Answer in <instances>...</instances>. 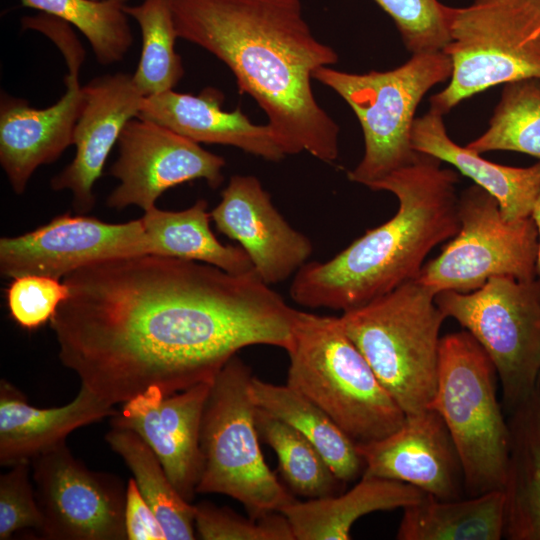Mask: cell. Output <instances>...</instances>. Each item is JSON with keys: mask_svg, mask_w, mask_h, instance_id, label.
Here are the masks:
<instances>
[{"mask_svg": "<svg viewBox=\"0 0 540 540\" xmlns=\"http://www.w3.org/2000/svg\"><path fill=\"white\" fill-rule=\"evenodd\" d=\"M50 320L61 363L103 401L212 382L242 348L288 350L298 310L253 270L144 254L67 274Z\"/></svg>", "mask_w": 540, "mask_h": 540, "instance_id": "obj_1", "label": "cell"}, {"mask_svg": "<svg viewBox=\"0 0 540 540\" xmlns=\"http://www.w3.org/2000/svg\"><path fill=\"white\" fill-rule=\"evenodd\" d=\"M178 38L222 61L240 93L264 111L286 155L307 152L325 163L339 155V126L318 104L311 80L337 63L319 41L301 0H169Z\"/></svg>", "mask_w": 540, "mask_h": 540, "instance_id": "obj_2", "label": "cell"}, {"mask_svg": "<svg viewBox=\"0 0 540 540\" xmlns=\"http://www.w3.org/2000/svg\"><path fill=\"white\" fill-rule=\"evenodd\" d=\"M458 174L419 153L369 188L398 200L395 215L370 229L332 259L307 262L294 275L291 298L308 308L342 312L415 280L425 257L460 230Z\"/></svg>", "mask_w": 540, "mask_h": 540, "instance_id": "obj_3", "label": "cell"}, {"mask_svg": "<svg viewBox=\"0 0 540 540\" xmlns=\"http://www.w3.org/2000/svg\"><path fill=\"white\" fill-rule=\"evenodd\" d=\"M287 385L324 410L356 444L396 431L405 413L342 327L340 317L299 311Z\"/></svg>", "mask_w": 540, "mask_h": 540, "instance_id": "obj_4", "label": "cell"}, {"mask_svg": "<svg viewBox=\"0 0 540 540\" xmlns=\"http://www.w3.org/2000/svg\"><path fill=\"white\" fill-rule=\"evenodd\" d=\"M435 294L416 279L343 312L346 334L405 415L428 408L436 391L440 328Z\"/></svg>", "mask_w": 540, "mask_h": 540, "instance_id": "obj_5", "label": "cell"}, {"mask_svg": "<svg viewBox=\"0 0 540 540\" xmlns=\"http://www.w3.org/2000/svg\"><path fill=\"white\" fill-rule=\"evenodd\" d=\"M497 371L467 331L440 339L437 386L429 407L444 420L457 449L465 494L503 490L509 427L497 399Z\"/></svg>", "mask_w": 540, "mask_h": 540, "instance_id": "obj_6", "label": "cell"}, {"mask_svg": "<svg viewBox=\"0 0 540 540\" xmlns=\"http://www.w3.org/2000/svg\"><path fill=\"white\" fill-rule=\"evenodd\" d=\"M451 74V59L443 51L412 54L388 71L356 74L324 66L313 73V79L344 99L361 125L364 155L348 172L350 181L369 188L416 159L411 134L417 107Z\"/></svg>", "mask_w": 540, "mask_h": 540, "instance_id": "obj_7", "label": "cell"}, {"mask_svg": "<svg viewBox=\"0 0 540 540\" xmlns=\"http://www.w3.org/2000/svg\"><path fill=\"white\" fill-rule=\"evenodd\" d=\"M446 18L452 74L430 109L445 115L493 86L540 79V0H474Z\"/></svg>", "mask_w": 540, "mask_h": 540, "instance_id": "obj_8", "label": "cell"}, {"mask_svg": "<svg viewBox=\"0 0 540 540\" xmlns=\"http://www.w3.org/2000/svg\"><path fill=\"white\" fill-rule=\"evenodd\" d=\"M251 369L236 355L211 383L200 446L203 458L197 493H217L240 502L259 518L297 500L268 467L250 394Z\"/></svg>", "mask_w": 540, "mask_h": 540, "instance_id": "obj_9", "label": "cell"}, {"mask_svg": "<svg viewBox=\"0 0 540 540\" xmlns=\"http://www.w3.org/2000/svg\"><path fill=\"white\" fill-rule=\"evenodd\" d=\"M435 302L490 357L510 413L540 385V280L492 277L471 292H440Z\"/></svg>", "mask_w": 540, "mask_h": 540, "instance_id": "obj_10", "label": "cell"}, {"mask_svg": "<svg viewBox=\"0 0 540 540\" xmlns=\"http://www.w3.org/2000/svg\"><path fill=\"white\" fill-rule=\"evenodd\" d=\"M459 218V232L423 265L419 283L437 295L471 292L497 276L535 279L538 231L532 216L506 220L496 198L474 184L459 195Z\"/></svg>", "mask_w": 540, "mask_h": 540, "instance_id": "obj_11", "label": "cell"}, {"mask_svg": "<svg viewBox=\"0 0 540 540\" xmlns=\"http://www.w3.org/2000/svg\"><path fill=\"white\" fill-rule=\"evenodd\" d=\"M47 540H127L126 488L113 474L93 471L66 441L31 461Z\"/></svg>", "mask_w": 540, "mask_h": 540, "instance_id": "obj_12", "label": "cell"}, {"mask_svg": "<svg viewBox=\"0 0 540 540\" xmlns=\"http://www.w3.org/2000/svg\"><path fill=\"white\" fill-rule=\"evenodd\" d=\"M117 143L119 155L110 174L119 184L107 197L110 208L135 205L147 211L176 185L204 179L215 189L224 180L222 156L152 121L129 120Z\"/></svg>", "mask_w": 540, "mask_h": 540, "instance_id": "obj_13", "label": "cell"}, {"mask_svg": "<svg viewBox=\"0 0 540 540\" xmlns=\"http://www.w3.org/2000/svg\"><path fill=\"white\" fill-rule=\"evenodd\" d=\"M149 254L142 219L108 223L65 213L33 231L0 239V272L64 278L83 266L113 258Z\"/></svg>", "mask_w": 540, "mask_h": 540, "instance_id": "obj_14", "label": "cell"}, {"mask_svg": "<svg viewBox=\"0 0 540 540\" xmlns=\"http://www.w3.org/2000/svg\"><path fill=\"white\" fill-rule=\"evenodd\" d=\"M211 383L167 396L151 388L110 418L111 426L130 429L146 442L174 488L191 503L202 473L201 424Z\"/></svg>", "mask_w": 540, "mask_h": 540, "instance_id": "obj_15", "label": "cell"}, {"mask_svg": "<svg viewBox=\"0 0 540 540\" xmlns=\"http://www.w3.org/2000/svg\"><path fill=\"white\" fill-rule=\"evenodd\" d=\"M356 446L365 466L362 476L404 482L440 500L465 494L457 449L444 420L431 407L406 415L390 435Z\"/></svg>", "mask_w": 540, "mask_h": 540, "instance_id": "obj_16", "label": "cell"}, {"mask_svg": "<svg viewBox=\"0 0 540 540\" xmlns=\"http://www.w3.org/2000/svg\"><path fill=\"white\" fill-rule=\"evenodd\" d=\"M217 229L237 241L268 285L296 274L312 254L310 239L292 228L252 175H233L210 212Z\"/></svg>", "mask_w": 540, "mask_h": 540, "instance_id": "obj_17", "label": "cell"}, {"mask_svg": "<svg viewBox=\"0 0 540 540\" xmlns=\"http://www.w3.org/2000/svg\"><path fill=\"white\" fill-rule=\"evenodd\" d=\"M84 105L78 118L73 145L75 156L50 182L54 191L70 190L79 214L95 205L94 184L126 123L137 117L144 96L132 74L98 76L83 85Z\"/></svg>", "mask_w": 540, "mask_h": 540, "instance_id": "obj_18", "label": "cell"}, {"mask_svg": "<svg viewBox=\"0 0 540 540\" xmlns=\"http://www.w3.org/2000/svg\"><path fill=\"white\" fill-rule=\"evenodd\" d=\"M81 60L67 62L66 91L45 108L2 94L0 103V163L16 194H22L42 165L56 161L73 145L74 130L84 105L79 82Z\"/></svg>", "mask_w": 540, "mask_h": 540, "instance_id": "obj_19", "label": "cell"}, {"mask_svg": "<svg viewBox=\"0 0 540 540\" xmlns=\"http://www.w3.org/2000/svg\"><path fill=\"white\" fill-rule=\"evenodd\" d=\"M222 101L213 88L198 96L170 90L144 97L137 117L196 143L233 146L269 161L287 156L268 124L252 123L240 108L225 111Z\"/></svg>", "mask_w": 540, "mask_h": 540, "instance_id": "obj_20", "label": "cell"}, {"mask_svg": "<svg viewBox=\"0 0 540 540\" xmlns=\"http://www.w3.org/2000/svg\"><path fill=\"white\" fill-rule=\"evenodd\" d=\"M118 410L81 386L69 403L52 408L30 405L10 382H0V465L11 467L28 461L66 441L74 430Z\"/></svg>", "mask_w": 540, "mask_h": 540, "instance_id": "obj_21", "label": "cell"}, {"mask_svg": "<svg viewBox=\"0 0 540 540\" xmlns=\"http://www.w3.org/2000/svg\"><path fill=\"white\" fill-rule=\"evenodd\" d=\"M414 150L447 162L499 203L503 217L517 221L532 216L540 194V161L529 167H511L481 157L456 144L448 135L443 115L429 109L416 117L411 134Z\"/></svg>", "mask_w": 540, "mask_h": 540, "instance_id": "obj_22", "label": "cell"}, {"mask_svg": "<svg viewBox=\"0 0 540 540\" xmlns=\"http://www.w3.org/2000/svg\"><path fill=\"white\" fill-rule=\"evenodd\" d=\"M426 493L400 481L361 476L345 493L288 504L285 515L295 540H348L353 524L362 516L420 501Z\"/></svg>", "mask_w": 540, "mask_h": 540, "instance_id": "obj_23", "label": "cell"}, {"mask_svg": "<svg viewBox=\"0 0 540 540\" xmlns=\"http://www.w3.org/2000/svg\"><path fill=\"white\" fill-rule=\"evenodd\" d=\"M509 415L504 537L540 540V385Z\"/></svg>", "mask_w": 540, "mask_h": 540, "instance_id": "obj_24", "label": "cell"}, {"mask_svg": "<svg viewBox=\"0 0 540 540\" xmlns=\"http://www.w3.org/2000/svg\"><path fill=\"white\" fill-rule=\"evenodd\" d=\"M403 510L399 540H499L505 534L503 490L456 500L426 493Z\"/></svg>", "mask_w": 540, "mask_h": 540, "instance_id": "obj_25", "label": "cell"}, {"mask_svg": "<svg viewBox=\"0 0 540 540\" xmlns=\"http://www.w3.org/2000/svg\"><path fill=\"white\" fill-rule=\"evenodd\" d=\"M249 394L254 405L286 422L314 445L335 475L352 482L364 471L356 444L314 402L287 384L276 385L252 376Z\"/></svg>", "mask_w": 540, "mask_h": 540, "instance_id": "obj_26", "label": "cell"}, {"mask_svg": "<svg viewBox=\"0 0 540 540\" xmlns=\"http://www.w3.org/2000/svg\"><path fill=\"white\" fill-rule=\"evenodd\" d=\"M210 212L204 199L181 211L153 207L141 218L149 242V254L194 260L219 267L229 273L253 270L241 248L222 244L210 228Z\"/></svg>", "mask_w": 540, "mask_h": 540, "instance_id": "obj_27", "label": "cell"}, {"mask_svg": "<svg viewBox=\"0 0 540 540\" xmlns=\"http://www.w3.org/2000/svg\"><path fill=\"white\" fill-rule=\"evenodd\" d=\"M105 441L133 474L140 494L162 524L166 539L197 538L195 504L177 492L146 442L134 431L116 426H111Z\"/></svg>", "mask_w": 540, "mask_h": 540, "instance_id": "obj_28", "label": "cell"}, {"mask_svg": "<svg viewBox=\"0 0 540 540\" xmlns=\"http://www.w3.org/2000/svg\"><path fill=\"white\" fill-rule=\"evenodd\" d=\"M255 418L259 436L276 453L280 474L295 494L317 499L342 493L346 483L300 432L257 407Z\"/></svg>", "mask_w": 540, "mask_h": 540, "instance_id": "obj_29", "label": "cell"}, {"mask_svg": "<svg viewBox=\"0 0 540 540\" xmlns=\"http://www.w3.org/2000/svg\"><path fill=\"white\" fill-rule=\"evenodd\" d=\"M141 30L142 49L132 79L144 97L173 90L184 75L169 0H143L125 6Z\"/></svg>", "mask_w": 540, "mask_h": 540, "instance_id": "obj_30", "label": "cell"}, {"mask_svg": "<svg viewBox=\"0 0 540 540\" xmlns=\"http://www.w3.org/2000/svg\"><path fill=\"white\" fill-rule=\"evenodd\" d=\"M21 3L77 28L102 65L123 60L134 43L125 12L128 0H21Z\"/></svg>", "mask_w": 540, "mask_h": 540, "instance_id": "obj_31", "label": "cell"}, {"mask_svg": "<svg viewBox=\"0 0 540 540\" xmlns=\"http://www.w3.org/2000/svg\"><path fill=\"white\" fill-rule=\"evenodd\" d=\"M466 147L479 154L515 151L540 160V79L504 84L489 127Z\"/></svg>", "mask_w": 540, "mask_h": 540, "instance_id": "obj_32", "label": "cell"}, {"mask_svg": "<svg viewBox=\"0 0 540 540\" xmlns=\"http://www.w3.org/2000/svg\"><path fill=\"white\" fill-rule=\"evenodd\" d=\"M195 532L203 540H295L289 521L279 511L247 518L207 501L195 504Z\"/></svg>", "mask_w": 540, "mask_h": 540, "instance_id": "obj_33", "label": "cell"}, {"mask_svg": "<svg viewBox=\"0 0 540 540\" xmlns=\"http://www.w3.org/2000/svg\"><path fill=\"white\" fill-rule=\"evenodd\" d=\"M394 21L412 54L442 51L449 42L447 6L438 0H374Z\"/></svg>", "mask_w": 540, "mask_h": 540, "instance_id": "obj_34", "label": "cell"}, {"mask_svg": "<svg viewBox=\"0 0 540 540\" xmlns=\"http://www.w3.org/2000/svg\"><path fill=\"white\" fill-rule=\"evenodd\" d=\"M68 295V287L60 279L35 274L12 278L6 289L11 318L27 330L37 329L50 321Z\"/></svg>", "mask_w": 540, "mask_h": 540, "instance_id": "obj_35", "label": "cell"}, {"mask_svg": "<svg viewBox=\"0 0 540 540\" xmlns=\"http://www.w3.org/2000/svg\"><path fill=\"white\" fill-rule=\"evenodd\" d=\"M42 526L31 462L17 463L0 476V540H7L22 529L34 528L40 532Z\"/></svg>", "mask_w": 540, "mask_h": 540, "instance_id": "obj_36", "label": "cell"}, {"mask_svg": "<svg viewBox=\"0 0 540 540\" xmlns=\"http://www.w3.org/2000/svg\"><path fill=\"white\" fill-rule=\"evenodd\" d=\"M125 527L127 540H167L162 524L129 479L126 488Z\"/></svg>", "mask_w": 540, "mask_h": 540, "instance_id": "obj_37", "label": "cell"}, {"mask_svg": "<svg viewBox=\"0 0 540 540\" xmlns=\"http://www.w3.org/2000/svg\"><path fill=\"white\" fill-rule=\"evenodd\" d=\"M532 218L536 224L537 231H538L537 273L540 275V194L536 200V203L532 212Z\"/></svg>", "mask_w": 540, "mask_h": 540, "instance_id": "obj_38", "label": "cell"}]
</instances>
